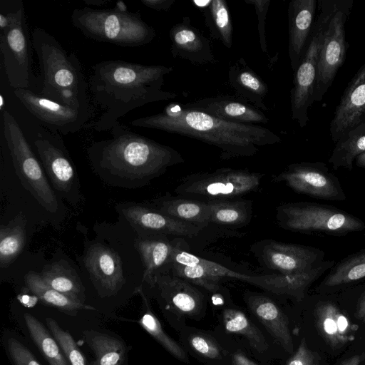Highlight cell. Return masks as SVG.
Listing matches in <instances>:
<instances>
[{"label": "cell", "mask_w": 365, "mask_h": 365, "mask_svg": "<svg viewBox=\"0 0 365 365\" xmlns=\"http://www.w3.org/2000/svg\"><path fill=\"white\" fill-rule=\"evenodd\" d=\"M357 317L365 323V292L361 295L356 309Z\"/></svg>", "instance_id": "47"}, {"label": "cell", "mask_w": 365, "mask_h": 365, "mask_svg": "<svg viewBox=\"0 0 365 365\" xmlns=\"http://www.w3.org/2000/svg\"><path fill=\"white\" fill-rule=\"evenodd\" d=\"M287 365H319V355L310 350L303 338Z\"/></svg>", "instance_id": "44"}, {"label": "cell", "mask_w": 365, "mask_h": 365, "mask_svg": "<svg viewBox=\"0 0 365 365\" xmlns=\"http://www.w3.org/2000/svg\"><path fill=\"white\" fill-rule=\"evenodd\" d=\"M353 4V0H332L319 53L314 92V102L322 101L344 62L346 52L345 24Z\"/></svg>", "instance_id": "12"}, {"label": "cell", "mask_w": 365, "mask_h": 365, "mask_svg": "<svg viewBox=\"0 0 365 365\" xmlns=\"http://www.w3.org/2000/svg\"><path fill=\"white\" fill-rule=\"evenodd\" d=\"M277 219L282 228L307 234L339 237L365 229L359 217L334 206L311 202L282 205L277 208Z\"/></svg>", "instance_id": "7"}, {"label": "cell", "mask_w": 365, "mask_h": 365, "mask_svg": "<svg viewBox=\"0 0 365 365\" xmlns=\"http://www.w3.org/2000/svg\"><path fill=\"white\" fill-rule=\"evenodd\" d=\"M263 176L248 170L220 168L186 176L175 192L185 198L205 202L230 200L256 190Z\"/></svg>", "instance_id": "10"}, {"label": "cell", "mask_w": 365, "mask_h": 365, "mask_svg": "<svg viewBox=\"0 0 365 365\" xmlns=\"http://www.w3.org/2000/svg\"><path fill=\"white\" fill-rule=\"evenodd\" d=\"M172 66L143 65L122 60L103 61L93 66L88 89L102 113L85 128L98 132L110 130L129 111L148 103L175 98L178 95L163 90L165 76Z\"/></svg>", "instance_id": "1"}, {"label": "cell", "mask_w": 365, "mask_h": 365, "mask_svg": "<svg viewBox=\"0 0 365 365\" xmlns=\"http://www.w3.org/2000/svg\"><path fill=\"white\" fill-rule=\"evenodd\" d=\"M119 219L125 221L138 235L196 237L202 227L171 218L151 206L128 202L115 205Z\"/></svg>", "instance_id": "15"}, {"label": "cell", "mask_w": 365, "mask_h": 365, "mask_svg": "<svg viewBox=\"0 0 365 365\" xmlns=\"http://www.w3.org/2000/svg\"><path fill=\"white\" fill-rule=\"evenodd\" d=\"M130 124L178 134L215 146L221 158L250 157L262 146L281 142L272 130L257 125L227 122L172 103L160 113L134 119Z\"/></svg>", "instance_id": "4"}, {"label": "cell", "mask_w": 365, "mask_h": 365, "mask_svg": "<svg viewBox=\"0 0 365 365\" xmlns=\"http://www.w3.org/2000/svg\"><path fill=\"white\" fill-rule=\"evenodd\" d=\"M210 223L223 226H243L249 223L252 203L248 200H223L207 202Z\"/></svg>", "instance_id": "36"}, {"label": "cell", "mask_w": 365, "mask_h": 365, "mask_svg": "<svg viewBox=\"0 0 365 365\" xmlns=\"http://www.w3.org/2000/svg\"><path fill=\"white\" fill-rule=\"evenodd\" d=\"M42 76L40 95L71 108L93 112L80 60L74 52L68 53L58 41L42 28L31 32Z\"/></svg>", "instance_id": "5"}, {"label": "cell", "mask_w": 365, "mask_h": 365, "mask_svg": "<svg viewBox=\"0 0 365 365\" xmlns=\"http://www.w3.org/2000/svg\"><path fill=\"white\" fill-rule=\"evenodd\" d=\"M316 324L321 336L334 349L340 348L353 336L346 316L331 302H322L315 309Z\"/></svg>", "instance_id": "27"}, {"label": "cell", "mask_w": 365, "mask_h": 365, "mask_svg": "<svg viewBox=\"0 0 365 365\" xmlns=\"http://www.w3.org/2000/svg\"><path fill=\"white\" fill-rule=\"evenodd\" d=\"M93 232L78 257L84 288L89 285L101 298L115 297L128 287L138 292L145 269L134 243V230L119 219L115 224L96 225Z\"/></svg>", "instance_id": "3"}, {"label": "cell", "mask_w": 365, "mask_h": 365, "mask_svg": "<svg viewBox=\"0 0 365 365\" xmlns=\"http://www.w3.org/2000/svg\"><path fill=\"white\" fill-rule=\"evenodd\" d=\"M34 144L53 187L73 205L78 202V175L61 136L41 130L36 133Z\"/></svg>", "instance_id": "13"}, {"label": "cell", "mask_w": 365, "mask_h": 365, "mask_svg": "<svg viewBox=\"0 0 365 365\" xmlns=\"http://www.w3.org/2000/svg\"><path fill=\"white\" fill-rule=\"evenodd\" d=\"M245 302L251 312L274 339L287 352L292 354L294 344L287 319L274 302L257 294H248Z\"/></svg>", "instance_id": "24"}, {"label": "cell", "mask_w": 365, "mask_h": 365, "mask_svg": "<svg viewBox=\"0 0 365 365\" xmlns=\"http://www.w3.org/2000/svg\"><path fill=\"white\" fill-rule=\"evenodd\" d=\"M192 2L195 6L203 10L209 6V4L211 2V0H192Z\"/></svg>", "instance_id": "50"}, {"label": "cell", "mask_w": 365, "mask_h": 365, "mask_svg": "<svg viewBox=\"0 0 365 365\" xmlns=\"http://www.w3.org/2000/svg\"><path fill=\"white\" fill-rule=\"evenodd\" d=\"M153 207L178 221L204 228L210 224V210L207 202L185 197H163L155 200Z\"/></svg>", "instance_id": "28"}, {"label": "cell", "mask_w": 365, "mask_h": 365, "mask_svg": "<svg viewBox=\"0 0 365 365\" xmlns=\"http://www.w3.org/2000/svg\"><path fill=\"white\" fill-rule=\"evenodd\" d=\"M228 81L237 98L260 110H268L264 99L268 86L262 78L240 58L228 70Z\"/></svg>", "instance_id": "25"}, {"label": "cell", "mask_w": 365, "mask_h": 365, "mask_svg": "<svg viewBox=\"0 0 365 365\" xmlns=\"http://www.w3.org/2000/svg\"><path fill=\"white\" fill-rule=\"evenodd\" d=\"M4 97L2 94L0 95V109L3 111L4 106Z\"/></svg>", "instance_id": "53"}, {"label": "cell", "mask_w": 365, "mask_h": 365, "mask_svg": "<svg viewBox=\"0 0 365 365\" xmlns=\"http://www.w3.org/2000/svg\"><path fill=\"white\" fill-rule=\"evenodd\" d=\"M365 279V248L334 264L321 282V290H335Z\"/></svg>", "instance_id": "30"}, {"label": "cell", "mask_w": 365, "mask_h": 365, "mask_svg": "<svg viewBox=\"0 0 365 365\" xmlns=\"http://www.w3.org/2000/svg\"><path fill=\"white\" fill-rule=\"evenodd\" d=\"M25 283L28 289L44 304L53 307L61 312L76 315L83 309L95 310V308L80 302H75L46 284L36 272L28 273L25 276Z\"/></svg>", "instance_id": "33"}, {"label": "cell", "mask_w": 365, "mask_h": 365, "mask_svg": "<svg viewBox=\"0 0 365 365\" xmlns=\"http://www.w3.org/2000/svg\"><path fill=\"white\" fill-rule=\"evenodd\" d=\"M334 114L329 133L336 143L365 115V63L348 83Z\"/></svg>", "instance_id": "20"}, {"label": "cell", "mask_w": 365, "mask_h": 365, "mask_svg": "<svg viewBox=\"0 0 365 365\" xmlns=\"http://www.w3.org/2000/svg\"><path fill=\"white\" fill-rule=\"evenodd\" d=\"M294 192L311 197L334 201L346 199L338 178L323 162L292 163L274 178Z\"/></svg>", "instance_id": "14"}, {"label": "cell", "mask_w": 365, "mask_h": 365, "mask_svg": "<svg viewBox=\"0 0 365 365\" xmlns=\"http://www.w3.org/2000/svg\"><path fill=\"white\" fill-rule=\"evenodd\" d=\"M9 25L0 31V51L8 82L14 89H29L32 81V41L23 1L6 11Z\"/></svg>", "instance_id": "11"}, {"label": "cell", "mask_w": 365, "mask_h": 365, "mask_svg": "<svg viewBox=\"0 0 365 365\" xmlns=\"http://www.w3.org/2000/svg\"><path fill=\"white\" fill-rule=\"evenodd\" d=\"M232 362L234 365H257L244 354L235 353L232 356Z\"/></svg>", "instance_id": "46"}, {"label": "cell", "mask_w": 365, "mask_h": 365, "mask_svg": "<svg viewBox=\"0 0 365 365\" xmlns=\"http://www.w3.org/2000/svg\"><path fill=\"white\" fill-rule=\"evenodd\" d=\"M14 94L33 115L63 135L80 131L93 116V112L53 101L30 89H14Z\"/></svg>", "instance_id": "16"}, {"label": "cell", "mask_w": 365, "mask_h": 365, "mask_svg": "<svg viewBox=\"0 0 365 365\" xmlns=\"http://www.w3.org/2000/svg\"><path fill=\"white\" fill-rule=\"evenodd\" d=\"M138 293L141 295L147 308L139 320L141 327L173 356L181 361H187V354L182 348L165 332L157 317L148 309L147 299L143 292L142 287L138 289Z\"/></svg>", "instance_id": "39"}, {"label": "cell", "mask_w": 365, "mask_h": 365, "mask_svg": "<svg viewBox=\"0 0 365 365\" xmlns=\"http://www.w3.org/2000/svg\"><path fill=\"white\" fill-rule=\"evenodd\" d=\"M205 24L211 37L220 41L226 48L232 46L233 26L227 3L225 0H211L202 10Z\"/></svg>", "instance_id": "35"}, {"label": "cell", "mask_w": 365, "mask_h": 365, "mask_svg": "<svg viewBox=\"0 0 365 365\" xmlns=\"http://www.w3.org/2000/svg\"><path fill=\"white\" fill-rule=\"evenodd\" d=\"M334 265V260H324L317 266L302 272L250 275L248 284L275 294L288 296L301 301L310 286Z\"/></svg>", "instance_id": "22"}, {"label": "cell", "mask_w": 365, "mask_h": 365, "mask_svg": "<svg viewBox=\"0 0 365 365\" xmlns=\"http://www.w3.org/2000/svg\"><path fill=\"white\" fill-rule=\"evenodd\" d=\"M332 0H319V14L314 22L300 63L294 72L291 89V115L301 128L309 121L308 110L314 102V92L319 53L331 13Z\"/></svg>", "instance_id": "8"}, {"label": "cell", "mask_w": 365, "mask_h": 365, "mask_svg": "<svg viewBox=\"0 0 365 365\" xmlns=\"http://www.w3.org/2000/svg\"><path fill=\"white\" fill-rule=\"evenodd\" d=\"M26 243L25 222L21 216L0 228V265L7 267L23 250Z\"/></svg>", "instance_id": "37"}, {"label": "cell", "mask_w": 365, "mask_h": 365, "mask_svg": "<svg viewBox=\"0 0 365 365\" xmlns=\"http://www.w3.org/2000/svg\"><path fill=\"white\" fill-rule=\"evenodd\" d=\"M87 6H106L110 2V0H83V1Z\"/></svg>", "instance_id": "49"}, {"label": "cell", "mask_w": 365, "mask_h": 365, "mask_svg": "<svg viewBox=\"0 0 365 365\" xmlns=\"http://www.w3.org/2000/svg\"><path fill=\"white\" fill-rule=\"evenodd\" d=\"M245 2L252 5L255 8L258 20L257 29L260 48L264 53L267 54L268 49L265 32V20L271 0H245Z\"/></svg>", "instance_id": "42"}, {"label": "cell", "mask_w": 365, "mask_h": 365, "mask_svg": "<svg viewBox=\"0 0 365 365\" xmlns=\"http://www.w3.org/2000/svg\"><path fill=\"white\" fill-rule=\"evenodd\" d=\"M24 319L31 339L49 365H69L61 346L43 323L28 312Z\"/></svg>", "instance_id": "34"}, {"label": "cell", "mask_w": 365, "mask_h": 365, "mask_svg": "<svg viewBox=\"0 0 365 365\" xmlns=\"http://www.w3.org/2000/svg\"><path fill=\"white\" fill-rule=\"evenodd\" d=\"M71 20L86 37L120 46H142L156 36L155 29L143 20L139 12L84 6L75 9Z\"/></svg>", "instance_id": "6"}, {"label": "cell", "mask_w": 365, "mask_h": 365, "mask_svg": "<svg viewBox=\"0 0 365 365\" xmlns=\"http://www.w3.org/2000/svg\"><path fill=\"white\" fill-rule=\"evenodd\" d=\"M149 287L167 308L180 315L195 317L205 307L202 292L192 283L171 273H156Z\"/></svg>", "instance_id": "18"}, {"label": "cell", "mask_w": 365, "mask_h": 365, "mask_svg": "<svg viewBox=\"0 0 365 365\" xmlns=\"http://www.w3.org/2000/svg\"><path fill=\"white\" fill-rule=\"evenodd\" d=\"M46 326L53 336L69 365H87L86 359L69 332L63 329L53 318L46 319Z\"/></svg>", "instance_id": "40"}, {"label": "cell", "mask_w": 365, "mask_h": 365, "mask_svg": "<svg viewBox=\"0 0 365 365\" xmlns=\"http://www.w3.org/2000/svg\"><path fill=\"white\" fill-rule=\"evenodd\" d=\"M222 322L227 332L242 335L257 351L263 353L268 344L259 329L240 310L227 308L222 312Z\"/></svg>", "instance_id": "38"}, {"label": "cell", "mask_w": 365, "mask_h": 365, "mask_svg": "<svg viewBox=\"0 0 365 365\" xmlns=\"http://www.w3.org/2000/svg\"><path fill=\"white\" fill-rule=\"evenodd\" d=\"M355 163L357 167L365 168V152L356 157Z\"/></svg>", "instance_id": "51"}, {"label": "cell", "mask_w": 365, "mask_h": 365, "mask_svg": "<svg viewBox=\"0 0 365 365\" xmlns=\"http://www.w3.org/2000/svg\"><path fill=\"white\" fill-rule=\"evenodd\" d=\"M175 0H140L146 7L158 11H168Z\"/></svg>", "instance_id": "45"}, {"label": "cell", "mask_w": 365, "mask_h": 365, "mask_svg": "<svg viewBox=\"0 0 365 365\" xmlns=\"http://www.w3.org/2000/svg\"><path fill=\"white\" fill-rule=\"evenodd\" d=\"M4 135L15 171L24 187L49 212H56L58 205L40 163L16 118L2 111Z\"/></svg>", "instance_id": "9"}, {"label": "cell", "mask_w": 365, "mask_h": 365, "mask_svg": "<svg viewBox=\"0 0 365 365\" xmlns=\"http://www.w3.org/2000/svg\"><path fill=\"white\" fill-rule=\"evenodd\" d=\"M6 354L13 365H41L29 349L12 335L4 338Z\"/></svg>", "instance_id": "41"}, {"label": "cell", "mask_w": 365, "mask_h": 365, "mask_svg": "<svg viewBox=\"0 0 365 365\" xmlns=\"http://www.w3.org/2000/svg\"><path fill=\"white\" fill-rule=\"evenodd\" d=\"M255 251L260 262L277 274L307 271L324 261L325 252L317 247L272 240L260 242Z\"/></svg>", "instance_id": "17"}, {"label": "cell", "mask_w": 365, "mask_h": 365, "mask_svg": "<svg viewBox=\"0 0 365 365\" xmlns=\"http://www.w3.org/2000/svg\"><path fill=\"white\" fill-rule=\"evenodd\" d=\"M109 133L110 138L90 145L87 155L93 173L110 186L141 187L184 162L174 148L139 135L119 121Z\"/></svg>", "instance_id": "2"}, {"label": "cell", "mask_w": 365, "mask_h": 365, "mask_svg": "<svg viewBox=\"0 0 365 365\" xmlns=\"http://www.w3.org/2000/svg\"><path fill=\"white\" fill-rule=\"evenodd\" d=\"M169 37L170 52L174 58L186 60L193 65L217 62L210 39L191 24L188 16L171 27Z\"/></svg>", "instance_id": "21"}, {"label": "cell", "mask_w": 365, "mask_h": 365, "mask_svg": "<svg viewBox=\"0 0 365 365\" xmlns=\"http://www.w3.org/2000/svg\"><path fill=\"white\" fill-rule=\"evenodd\" d=\"M365 152V115L354 127L344 133L335 143L329 158L334 170L353 169L354 161Z\"/></svg>", "instance_id": "32"}, {"label": "cell", "mask_w": 365, "mask_h": 365, "mask_svg": "<svg viewBox=\"0 0 365 365\" xmlns=\"http://www.w3.org/2000/svg\"><path fill=\"white\" fill-rule=\"evenodd\" d=\"M184 108L210 114L219 119L235 123L266 124L264 113L237 96L219 95L197 99L185 104Z\"/></svg>", "instance_id": "19"}, {"label": "cell", "mask_w": 365, "mask_h": 365, "mask_svg": "<svg viewBox=\"0 0 365 365\" xmlns=\"http://www.w3.org/2000/svg\"><path fill=\"white\" fill-rule=\"evenodd\" d=\"M189 343L196 352L206 358L216 359L220 356L221 351L219 345L207 336L193 335L190 338Z\"/></svg>", "instance_id": "43"}, {"label": "cell", "mask_w": 365, "mask_h": 365, "mask_svg": "<svg viewBox=\"0 0 365 365\" xmlns=\"http://www.w3.org/2000/svg\"><path fill=\"white\" fill-rule=\"evenodd\" d=\"M365 361V352L356 354L344 361L341 365H361Z\"/></svg>", "instance_id": "48"}, {"label": "cell", "mask_w": 365, "mask_h": 365, "mask_svg": "<svg viewBox=\"0 0 365 365\" xmlns=\"http://www.w3.org/2000/svg\"><path fill=\"white\" fill-rule=\"evenodd\" d=\"M134 243L144 266L143 282L149 286L156 273L165 272L174 245L167 236L163 235L140 236L135 234Z\"/></svg>", "instance_id": "26"}, {"label": "cell", "mask_w": 365, "mask_h": 365, "mask_svg": "<svg viewBox=\"0 0 365 365\" xmlns=\"http://www.w3.org/2000/svg\"><path fill=\"white\" fill-rule=\"evenodd\" d=\"M317 0H292L288 6V55L294 72L304 53L314 22Z\"/></svg>", "instance_id": "23"}, {"label": "cell", "mask_w": 365, "mask_h": 365, "mask_svg": "<svg viewBox=\"0 0 365 365\" xmlns=\"http://www.w3.org/2000/svg\"><path fill=\"white\" fill-rule=\"evenodd\" d=\"M39 274L49 287L75 302L85 304L86 290L79 273L67 261H55L45 266Z\"/></svg>", "instance_id": "29"}, {"label": "cell", "mask_w": 365, "mask_h": 365, "mask_svg": "<svg viewBox=\"0 0 365 365\" xmlns=\"http://www.w3.org/2000/svg\"><path fill=\"white\" fill-rule=\"evenodd\" d=\"M84 339L94 353L91 365H127L128 347L123 341L96 331H84Z\"/></svg>", "instance_id": "31"}, {"label": "cell", "mask_w": 365, "mask_h": 365, "mask_svg": "<svg viewBox=\"0 0 365 365\" xmlns=\"http://www.w3.org/2000/svg\"><path fill=\"white\" fill-rule=\"evenodd\" d=\"M113 9L121 12L128 11L126 4L121 0H119L116 2L115 7Z\"/></svg>", "instance_id": "52"}]
</instances>
